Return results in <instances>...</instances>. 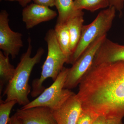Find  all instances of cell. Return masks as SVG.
Returning a JSON list of instances; mask_svg holds the SVG:
<instances>
[{
    "label": "cell",
    "mask_w": 124,
    "mask_h": 124,
    "mask_svg": "<svg viewBox=\"0 0 124 124\" xmlns=\"http://www.w3.org/2000/svg\"><path fill=\"white\" fill-rule=\"evenodd\" d=\"M76 94L82 109L107 119L124 117V61L90 67Z\"/></svg>",
    "instance_id": "6da1fadb"
},
{
    "label": "cell",
    "mask_w": 124,
    "mask_h": 124,
    "mask_svg": "<svg viewBox=\"0 0 124 124\" xmlns=\"http://www.w3.org/2000/svg\"><path fill=\"white\" fill-rule=\"evenodd\" d=\"M28 42L27 51L22 54L20 62L15 68L13 77L7 84L3 94L6 96L5 101L15 100L19 105L23 106L31 102L28 98L31 92L29 85L30 76L33 67L39 62L45 53L44 49L40 47L35 55L31 57L32 46L29 36Z\"/></svg>",
    "instance_id": "7a4b0ae2"
},
{
    "label": "cell",
    "mask_w": 124,
    "mask_h": 124,
    "mask_svg": "<svg viewBox=\"0 0 124 124\" xmlns=\"http://www.w3.org/2000/svg\"><path fill=\"white\" fill-rule=\"evenodd\" d=\"M45 39L48 46L46 59L42 65L40 77L33 80L32 83L31 95L36 97L45 90L44 82L48 78L55 81L62 69L63 65L67 63L68 59L60 48L54 29L48 30Z\"/></svg>",
    "instance_id": "3957f363"
},
{
    "label": "cell",
    "mask_w": 124,
    "mask_h": 124,
    "mask_svg": "<svg viewBox=\"0 0 124 124\" xmlns=\"http://www.w3.org/2000/svg\"><path fill=\"white\" fill-rule=\"evenodd\" d=\"M116 11L114 7H108L100 11L91 23L84 25L80 39L68 64H73L91 43L100 37L107 35L112 26Z\"/></svg>",
    "instance_id": "277c9868"
},
{
    "label": "cell",
    "mask_w": 124,
    "mask_h": 124,
    "mask_svg": "<svg viewBox=\"0 0 124 124\" xmlns=\"http://www.w3.org/2000/svg\"><path fill=\"white\" fill-rule=\"evenodd\" d=\"M68 70L69 68L64 67L49 87L45 89L35 100L21 108L45 107L54 110L60 106L73 93L70 90L64 88Z\"/></svg>",
    "instance_id": "5b68a950"
},
{
    "label": "cell",
    "mask_w": 124,
    "mask_h": 124,
    "mask_svg": "<svg viewBox=\"0 0 124 124\" xmlns=\"http://www.w3.org/2000/svg\"><path fill=\"white\" fill-rule=\"evenodd\" d=\"M106 38L107 35H105L94 40L72 64L71 67L69 68L64 88L70 90L79 84L92 65L98 50Z\"/></svg>",
    "instance_id": "8992f818"
},
{
    "label": "cell",
    "mask_w": 124,
    "mask_h": 124,
    "mask_svg": "<svg viewBox=\"0 0 124 124\" xmlns=\"http://www.w3.org/2000/svg\"><path fill=\"white\" fill-rule=\"evenodd\" d=\"M9 14L4 10L0 13V49L5 55L15 58L23 46V35L12 31L9 26Z\"/></svg>",
    "instance_id": "52a82bcc"
},
{
    "label": "cell",
    "mask_w": 124,
    "mask_h": 124,
    "mask_svg": "<svg viewBox=\"0 0 124 124\" xmlns=\"http://www.w3.org/2000/svg\"><path fill=\"white\" fill-rule=\"evenodd\" d=\"M82 110L80 101L73 93L60 106L52 110L57 124H77Z\"/></svg>",
    "instance_id": "ba28073f"
},
{
    "label": "cell",
    "mask_w": 124,
    "mask_h": 124,
    "mask_svg": "<svg viewBox=\"0 0 124 124\" xmlns=\"http://www.w3.org/2000/svg\"><path fill=\"white\" fill-rule=\"evenodd\" d=\"M15 114L20 124H57L52 109L47 107L17 109Z\"/></svg>",
    "instance_id": "9c48e42d"
},
{
    "label": "cell",
    "mask_w": 124,
    "mask_h": 124,
    "mask_svg": "<svg viewBox=\"0 0 124 124\" xmlns=\"http://www.w3.org/2000/svg\"><path fill=\"white\" fill-rule=\"evenodd\" d=\"M57 16L56 11L49 7L32 3L24 7L22 11L23 22L29 29L38 24L54 19Z\"/></svg>",
    "instance_id": "30bf717a"
},
{
    "label": "cell",
    "mask_w": 124,
    "mask_h": 124,
    "mask_svg": "<svg viewBox=\"0 0 124 124\" xmlns=\"http://www.w3.org/2000/svg\"><path fill=\"white\" fill-rule=\"evenodd\" d=\"M122 61H124V45L107 38L97 52L91 67Z\"/></svg>",
    "instance_id": "8fae6325"
},
{
    "label": "cell",
    "mask_w": 124,
    "mask_h": 124,
    "mask_svg": "<svg viewBox=\"0 0 124 124\" xmlns=\"http://www.w3.org/2000/svg\"><path fill=\"white\" fill-rule=\"evenodd\" d=\"M84 12L82 10H80L77 14L69 18L66 23L70 37V50L72 54L80 39L84 26Z\"/></svg>",
    "instance_id": "7c38bea8"
},
{
    "label": "cell",
    "mask_w": 124,
    "mask_h": 124,
    "mask_svg": "<svg viewBox=\"0 0 124 124\" xmlns=\"http://www.w3.org/2000/svg\"><path fill=\"white\" fill-rule=\"evenodd\" d=\"M54 30L60 48L68 59V64L72 55L70 50V37L68 27L66 23H57Z\"/></svg>",
    "instance_id": "4fadbf2b"
},
{
    "label": "cell",
    "mask_w": 124,
    "mask_h": 124,
    "mask_svg": "<svg viewBox=\"0 0 124 124\" xmlns=\"http://www.w3.org/2000/svg\"><path fill=\"white\" fill-rule=\"evenodd\" d=\"M55 6L58 13L57 22L58 23H66L80 10L76 9L73 0H55Z\"/></svg>",
    "instance_id": "5bb4252c"
},
{
    "label": "cell",
    "mask_w": 124,
    "mask_h": 124,
    "mask_svg": "<svg viewBox=\"0 0 124 124\" xmlns=\"http://www.w3.org/2000/svg\"><path fill=\"white\" fill-rule=\"evenodd\" d=\"M15 68L10 63L9 56L0 51V93H1L3 86L8 84L13 77Z\"/></svg>",
    "instance_id": "9a60e30c"
},
{
    "label": "cell",
    "mask_w": 124,
    "mask_h": 124,
    "mask_svg": "<svg viewBox=\"0 0 124 124\" xmlns=\"http://www.w3.org/2000/svg\"><path fill=\"white\" fill-rule=\"evenodd\" d=\"M77 10H86L91 12L109 7V0H74Z\"/></svg>",
    "instance_id": "2e32d148"
},
{
    "label": "cell",
    "mask_w": 124,
    "mask_h": 124,
    "mask_svg": "<svg viewBox=\"0 0 124 124\" xmlns=\"http://www.w3.org/2000/svg\"><path fill=\"white\" fill-rule=\"evenodd\" d=\"M0 102V124H8L11 110L17 102L15 100L5 102L1 99Z\"/></svg>",
    "instance_id": "e0dca14e"
},
{
    "label": "cell",
    "mask_w": 124,
    "mask_h": 124,
    "mask_svg": "<svg viewBox=\"0 0 124 124\" xmlns=\"http://www.w3.org/2000/svg\"><path fill=\"white\" fill-rule=\"evenodd\" d=\"M98 116L93 112L82 109L77 124H92Z\"/></svg>",
    "instance_id": "ac0fdd59"
},
{
    "label": "cell",
    "mask_w": 124,
    "mask_h": 124,
    "mask_svg": "<svg viewBox=\"0 0 124 124\" xmlns=\"http://www.w3.org/2000/svg\"><path fill=\"white\" fill-rule=\"evenodd\" d=\"M109 7H114L119 13L120 16H121L124 6V0H109Z\"/></svg>",
    "instance_id": "d6986e66"
},
{
    "label": "cell",
    "mask_w": 124,
    "mask_h": 124,
    "mask_svg": "<svg viewBox=\"0 0 124 124\" xmlns=\"http://www.w3.org/2000/svg\"><path fill=\"white\" fill-rule=\"evenodd\" d=\"M34 3L47 7L55 6V0H33Z\"/></svg>",
    "instance_id": "ffe728a7"
},
{
    "label": "cell",
    "mask_w": 124,
    "mask_h": 124,
    "mask_svg": "<svg viewBox=\"0 0 124 124\" xmlns=\"http://www.w3.org/2000/svg\"><path fill=\"white\" fill-rule=\"evenodd\" d=\"M107 119L103 116H99L93 122L92 124H106Z\"/></svg>",
    "instance_id": "44dd1931"
},
{
    "label": "cell",
    "mask_w": 124,
    "mask_h": 124,
    "mask_svg": "<svg viewBox=\"0 0 124 124\" xmlns=\"http://www.w3.org/2000/svg\"><path fill=\"white\" fill-rule=\"evenodd\" d=\"M106 124H124L122 119L118 118H112L107 119Z\"/></svg>",
    "instance_id": "7402d4cb"
},
{
    "label": "cell",
    "mask_w": 124,
    "mask_h": 124,
    "mask_svg": "<svg viewBox=\"0 0 124 124\" xmlns=\"http://www.w3.org/2000/svg\"><path fill=\"white\" fill-rule=\"evenodd\" d=\"M8 124H20L15 114L10 118Z\"/></svg>",
    "instance_id": "603a6c76"
},
{
    "label": "cell",
    "mask_w": 124,
    "mask_h": 124,
    "mask_svg": "<svg viewBox=\"0 0 124 124\" xmlns=\"http://www.w3.org/2000/svg\"><path fill=\"white\" fill-rule=\"evenodd\" d=\"M31 0H21L19 2L20 5L23 7H24L28 5V4L31 2Z\"/></svg>",
    "instance_id": "cb8c5ba5"
},
{
    "label": "cell",
    "mask_w": 124,
    "mask_h": 124,
    "mask_svg": "<svg viewBox=\"0 0 124 124\" xmlns=\"http://www.w3.org/2000/svg\"><path fill=\"white\" fill-rule=\"evenodd\" d=\"M5 0L8 1H18L19 2H20L21 1V0Z\"/></svg>",
    "instance_id": "d4e9b609"
}]
</instances>
